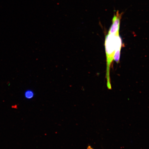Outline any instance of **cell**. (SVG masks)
Listing matches in <instances>:
<instances>
[{
	"mask_svg": "<svg viewBox=\"0 0 149 149\" xmlns=\"http://www.w3.org/2000/svg\"><path fill=\"white\" fill-rule=\"evenodd\" d=\"M87 149H94L92 148H91V146H88V148H87Z\"/></svg>",
	"mask_w": 149,
	"mask_h": 149,
	"instance_id": "5b68a950",
	"label": "cell"
},
{
	"mask_svg": "<svg viewBox=\"0 0 149 149\" xmlns=\"http://www.w3.org/2000/svg\"><path fill=\"white\" fill-rule=\"evenodd\" d=\"M34 93L32 91L28 90L26 91L25 93V97L27 99H31L34 96Z\"/></svg>",
	"mask_w": 149,
	"mask_h": 149,
	"instance_id": "277c9868",
	"label": "cell"
},
{
	"mask_svg": "<svg viewBox=\"0 0 149 149\" xmlns=\"http://www.w3.org/2000/svg\"><path fill=\"white\" fill-rule=\"evenodd\" d=\"M122 45V40L120 35L108 33L106 36L105 46L107 64L106 78L107 88L109 90H111L112 88L110 76L111 65L113 60L115 52L117 50L121 49Z\"/></svg>",
	"mask_w": 149,
	"mask_h": 149,
	"instance_id": "6da1fadb",
	"label": "cell"
},
{
	"mask_svg": "<svg viewBox=\"0 0 149 149\" xmlns=\"http://www.w3.org/2000/svg\"><path fill=\"white\" fill-rule=\"evenodd\" d=\"M122 14L117 11L116 14H114L112 19V23L109 31V34L120 35L119 31L120 23Z\"/></svg>",
	"mask_w": 149,
	"mask_h": 149,
	"instance_id": "7a4b0ae2",
	"label": "cell"
},
{
	"mask_svg": "<svg viewBox=\"0 0 149 149\" xmlns=\"http://www.w3.org/2000/svg\"><path fill=\"white\" fill-rule=\"evenodd\" d=\"M120 51L121 49L117 50L115 52L114 57H113V60L116 61L117 63H118L120 61Z\"/></svg>",
	"mask_w": 149,
	"mask_h": 149,
	"instance_id": "3957f363",
	"label": "cell"
}]
</instances>
